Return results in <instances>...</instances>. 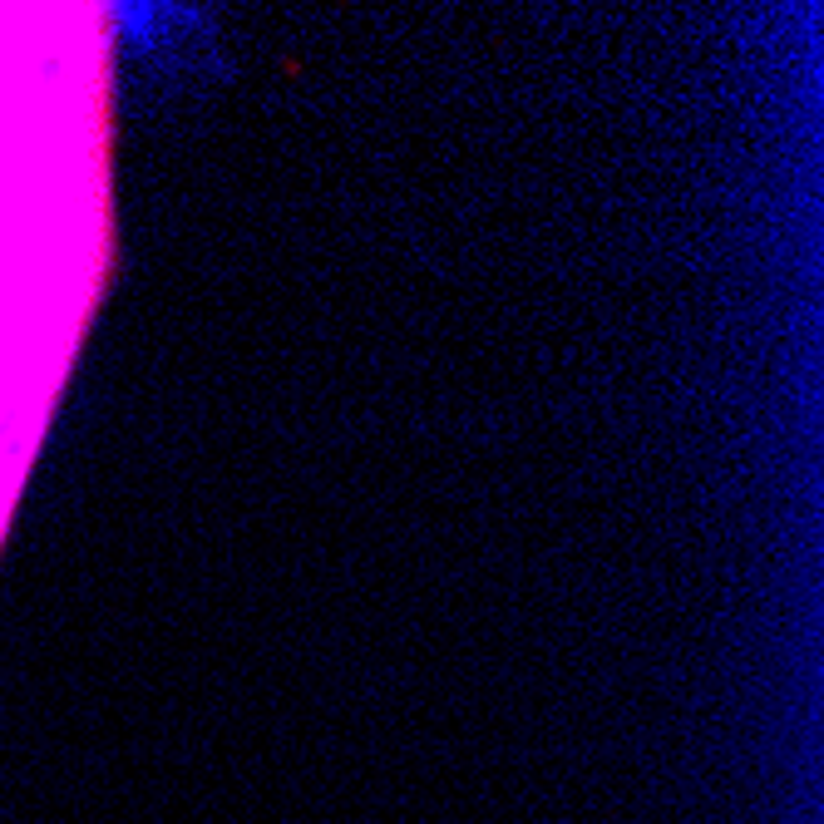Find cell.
Listing matches in <instances>:
<instances>
[{"label":"cell","instance_id":"1","mask_svg":"<svg viewBox=\"0 0 824 824\" xmlns=\"http://www.w3.org/2000/svg\"><path fill=\"white\" fill-rule=\"evenodd\" d=\"M109 262V20L0 6V538Z\"/></svg>","mask_w":824,"mask_h":824}]
</instances>
